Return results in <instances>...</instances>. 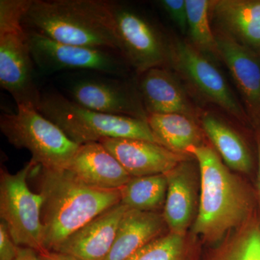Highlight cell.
Here are the masks:
<instances>
[{
	"label": "cell",
	"mask_w": 260,
	"mask_h": 260,
	"mask_svg": "<svg viewBox=\"0 0 260 260\" xmlns=\"http://www.w3.org/2000/svg\"><path fill=\"white\" fill-rule=\"evenodd\" d=\"M36 177L42 200L44 247L56 251L70 236L121 203L119 189L88 185L68 169L50 170L36 165Z\"/></svg>",
	"instance_id": "6da1fadb"
},
{
	"label": "cell",
	"mask_w": 260,
	"mask_h": 260,
	"mask_svg": "<svg viewBox=\"0 0 260 260\" xmlns=\"http://www.w3.org/2000/svg\"><path fill=\"white\" fill-rule=\"evenodd\" d=\"M188 154L196 160L200 174L199 207L191 232L205 242H220L252 216V195L211 147H191Z\"/></svg>",
	"instance_id": "7a4b0ae2"
},
{
	"label": "cell",
	"mask_w": 260,
	"mask_h": 260,
	"mask_svg": "<svg viewBox=\"0 0 260 260\" xmlns=\"http://www.w3.org/2000/svg\"><path fill=\"white\" fill-rule=\"evenodd\" d=\"M23 25L61 44L120 53L110 1L32 0Z\"/></svg>",
	"instance_id": "3957f363"
},
{
	"label": "cell",
	"mask_w": 260,
	"mask_h": 260,
	"mask_svg": "<svg viewBox=\"0 0 260 260\" xmlns=\"http://www.w3.org/2000/svg\"><path fill=\"white\" fill-rule=\"evenodd\" d=\"M38 110L79 145L100 142L104 138H129L158 143L147 121L95 112L58 92L42 93Z\"/></svg>",
	"instance_id": "277c9868"
},
{
	"label": "cell",
	"mask_w": 260,
	"mask_h": 260,
	"mask_svg": "<svg viewBox=\"0 0 260 260\" xmlns=\"http://www.w3.org/2000/svg\"><path fill=\"white\" fill-rule=\"evenodd\" d=\"M0 129L10 144L26 149L32 161L50 170L68 169L80 146L34 107L18 106L16 112L3 113Z\"/></svg>",
	"instance_id": "5b68a950"
},
{
	"label": "cell",
	"mask_w": 260,
	"mask_h": 260,
	"mask_svg": "<svg viewBox=\"0 0 260 260\" xmlns=\"http://www.w3.org/2000/svg\"><path fill=\"white\" fill-rule=\"evenodd\" d=\"M36 164L30 159L16 174L5 168L0 172V217L6 223L12 239L22 247L38 252L44 247V225L42 221V200L30 190L27 183Z\"/></svg>",
	"instance_id": "8992f818"
},
{
	"label": "cell",
	"mask_w": 260,
	"mask_h": 260,
	"mask_svg": "<svg viewBox=\"0 0 260 260\" xmlns=\"http://www.w3.org/2000/svg\"><path fill=\"white\" fill-rule=\"evenodd\" d=\"M26 31L32 59L44 74L92 72L124 78L129 66L117 51L61 44L37 32Z\"/></svg>",
	"instance_id": "52a82bcc"
},
{
	"label": "cell",
	"mask_w": 260,
	"mask_h": 260,
	"mask_svg": "<svg viewBox=\"0 0 260 260\" xmlns=\"http://www.w3.org/2000/svg\"><path fill=\"white\" fill-rule=\"evenodd\" d=\"M123 78L92 72L68 75L65 96L95 112L147 121L138 87L135 90Z\"/></svg>",
	"instance_id": "ba28073f"
},
{
	"label": "cell",
	"mask_w": 260,
	"mask_h": 260,
	"mask_svg": "<svg viewBox=\"0 0 260 260\" xmlns=\"http://www.w3.org/2000/svg\"><path fill=\"white\" fill-rule=\"evenodd\" d=\"M119 51L141 75L169 61L168 45L158 28L144 15L124 3L110 1Z\"/></svg>",
	"instance_id": "9c48e42d"
},
{
	"label": "cell",
	"mask_w": 260,
	"mask_h": 260,
	"mask_svg": "<svg viewBox=\"0 0 260 260\" xmlns=\"http://www.w3.org/2000/svg\"><path fill=\"white\" fill-rule=\"evenodd\" d=\"M169 61L205 99L239 120L246 119L223 75L191 44L178 40L169 45Z\"/></svg>",
	"instance_id": "30bf717a"
},
{
	"label": "cell",
	"mask_w": 260,
	"mask_h": 260,
	"mask_svg": "<svg viewBox=\"0 0 260 260\" xmlns=\"http://www.w3.org/2000/svg\"><path fill=\"white\" fill-rule=\"evenodd\" d=\"M25 28L0 32V85L18 106L39 109L42 92Z\"/></svg>",
	"instance_id": "8fae6325"
},
{
	"label": "cell",
	"mask_w": 260,
	"mask_h": 260,
	"mask_svg": "<svg viewBox=\"0 0 260 260\" xmlns=\"http://www.w3.org/2000/svg\"><path fill=\"white\" fill-rule=\"evenodd\" d=\"M167 193L162 215L169 232L186 235V231L194 223L198 214L200 187L199 167L191 158L179 162L166 173Z\"/></svg>",
	"instance_id": "7c38bea8"
},
{
	"label": "cell",
	"mask_w": 260,
	"mask_h": 260,
	"mask_svg": "<svg viewBox=\"0 0 260 260\" xmlns=\"http://www.w3.org/2000/svg\"><path fill=\"white\" fill-rule=\"evenodd\" d=\"M102 143L131 177L164 174L191 158L171 151L158 143L129 138H104Z\"/></svg>",
	"instance_id": "4fadbf2b"
},
{
	"label": "cell",
	"mask_w": 260,
	"mask_h": 260,
	"mask_svg": "<svg viewBox=\"0 0 260 260\" xmlns=\"http://www.w3.org/2000/svg\"><path fill=\"white\" fill-rule=\"evenodd\" d=\"M128 209L121 203L114 205L70 236L56 251L80 260H104Z\"/></svg>",
	"instance_id": "5bb4252c"
},
{
	"label": "cell",
	"mask_w": 260,
	"mask_h": 260,
	"mask_svg": "<svg viewBox=\"0 0 260 260\" xmlns=\"http://www.w3.org/2000/svg\"><path fill=\"white\" fill-rule=\"evenodd\" d=\"M215 37L220 59L230 71L248 113L260 121V54L223 34Z\"/></svg>",
	"instance_id": "9a60e30c"
},
{
	"label": "cell",
	"mask_w": 260,
	"mask_h": 260,
	"mask_svg": "<svg viewBox=\"0 0 260 260\" xmlns=\"http://www.w3.org/2000/svg\"><path fill=\"white\" fill-rule=\"evenodd\" d=\"M210 15L223 34L260 54V0H215Z\"/></svg>",
	"instance_id": "2e32d148"
},
{
	"label": "cell",
	"mask_w": 260,
	"mask_h": 260,
	"mask_svg": "<svg viewBox=\"0 0 260 260\" xmlns=\"http://www.w3.org/2000/svg\"><path fill=\"white\" fill-rule=\"evenodd\" d=\"M140 75L138 90L148 115L180 114L194 119V108L175 75L162 68Z\"/></svg>",
	"instance_id": "e0dca14e"
},
{
	"label": "cell",
	"mask_w": 260,
	"mask_h": 260,
	"mask_svg": "<svg viewBox=\"0 0 260 260\" xmlns=\"http://www.w3.org/2000/svg\"><path fill=\"white\" fill-rule=\"evenodd\" d=\"M68 170L85 184L102 189H119L131 178L100 142L80 145Z\"/></svg>",
	"instance_id": "ac0fdd59"
},
{
	"label": "cell",
	"mask_w": 260,
	"mask_h": 260,
	"mask_svg": "<svg viewBox=\"0 0 260 260\" xmlns=\"http://www.w3.org/2000/svg\"><path fill=\"white\" fill-rule=\"evenodd\" d=\"M166 229L168 228L162 213L128 209L104 260H129L140 249L167 234Z\"/></svg>",
	"instance_id": "d6986e66"
},
{
	"label": "cell",
	"mask_w": 260,
	"mask_h": 260,
	"mask_svg": "<svg viewBox=\"0 0 260 260\" xmlns=\"http://www.w3.org/2000/svg\"><path fill=\"white\" fill-rule=\"evenodd\" d=\"M147 122L158 144L174 153L189 155L188 150L191 147L203 145L201 129L189 116L180 114H149Z\"/></svg>",
	"instance_id": "ffe728a7"
},
{
	"label": "cell",
	"mask_w": 260,
	"mask_h": 260,
	"mask_svg": "<svg viewBox=\"0 0 260 260\" xmlns=\"http://www.w3.org/2000/svg\"><path fill=\"white\" fill-rule=\"evenodd\" d=\"M203 131L229 169L249 174L253 167L250 151L237 132L224 121L210 114L201 117Z\"/></svg>",
	"instance_id": "44dd1931"
},
{
	"label": "cell",
	"mask_w": 260,
	"mask_h": 260,
	"mask_svg": "<svg viewBox=\"0 0 260 260\" xmlns=\"http://www.w3.org/2000/svg\"><path fill=\"white\" fill-rule=\"evenodd\" d=\"M119 189L121 203L129 209L159 212L165 205L167 179L165 174L131 177Z\"/></svg>",
	"instance_id": "7402d4cb"
},
{
	"label": "cell",
	"mask_w": 260,
	"mask_h": 260,
	"mask_svg": "<svg viewBox=\"0 0 260 260\" xmlns=\"http://www.w3.org/2000/svg\"><path fill=\"white\" fill-rule=\"evenodd\" d=\"M210 260H260V221L251 216L224 238Z\"/></svg>",
	"instance_id": "603a6c76"
},
{
	"label": "cell",
	"mask_w": 260,
	"mask_h": 260,
	"mask_svg": "<svg viewBox=\"0 0 260 260\" xmlns=\"http://www.w3.org/2000/svg\"><path fill=\"white\" fill-rule=\"evenodd\" d=\"M189 37L193 46L205 55L220 59L216 37L210 24L211 1L185 0Z\"/></svg>",
	"instance_id": "cb8c5ba5"
},
{
	"label": "cell",
	"mask_w": 260,
	"mask_h": 260,
	"mask_svg": "<svg viewBox=\"0 0 260 260\" xmlns=\"http://www.w3.org/2000/svg\"><path fill=\"white\" fill-rule=\"evenodd\" d=\"M129 260H189L186 235L169 232L145 246Z\"/></svg>",
	"instance_id": "d4e9b609"
},
{
	"label": "cell",
	"mask_w": 260,
	"mask_h": 260,
	"mask_svg": "<svg viewBox=\"0 0 260 260\" xmlns=\"http://www.w3.org/2000/svg\"><path fill=\"white\" fill-rule=\"evenodd\" d=\"M32 0L0 1V32L23 28V19Z\"/></svg>",
	"instance_id": "484cf974"
},
{
	"label": "cell",
	"mask_w": 260,
	"mask_h": 260,
	"mask_svg": "<svg viewBox=\"0 0 260 260\" xmlns=\"http://www.w3.org/2000/svg\"><path fill=\"white\" fill-rule=\"evenodd\" d=\"M159 3L181 31L185 34L188 29L185 0H162Z\"/></svg>",
	"instance_id": "4316f807"
},
{
	"label": "cell",
	"mask_w": 260,
	"mask_h": 260,
	"mask_svg": "<svg viewBox=\"0 0 260 260\" xmlns=\"http://www.w3.org/2000/svg\"><path fill=\"white\" fill-rule=\"evenodd\" d=\"M20 246L17 245L10 236L4 221L0 223V260H14Z\"/></svg>",
	"instance_id": "83f0119b"
},
{
	"label": "cell",
	"mask_w": 260,
	"mask_h": 260,
	"mask_svg": "<svg viewBox=\"0 0 260 260\" xmlns=\"http://www.w3.org/2000/svg\"><path fill=\"white\" fill-rule=\"evenodd\" d=\"M14 260H44L37 251L31 248L22 247L18 249V254Z\"/></svg>",
	"instance_id": "f1b7e54d"
},
{
	"label": "cell",
	"mask_w": 260,
	"mask_h": 260,
	"mask_svg": "<svg viewBox=\"0 0 260 260\" xmlns=\"http://www.w3.org/2000/svg\"><path fill=\"white\" fill-rule=\"evenodd\" d=\"M39 254L44 260H80L74 256L57 252V251L45 250Z\"/></svg>",
	"instance_id": "f546056e"
},
{
	"label": "cell",
	"mask_w": 260,
	"mask_h": 260,
	"mask_svg": "<svg viewBox=\"0 0 260 260\" xmlns=\"http://www.w3.org/2000/svg\"><path fill=\"white\" fill-rule=\"evenodd\" d=\"M257 151H258V174H257V190L258 197L260 204V132L257 135Z\"/></svg>",
	"instance_id": "4dcf8cb0"
}]
</instances>
